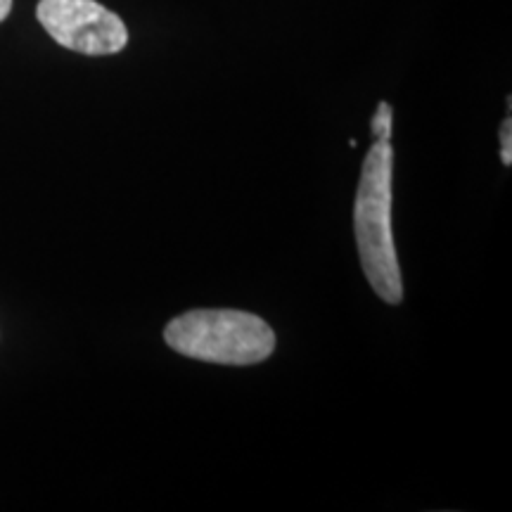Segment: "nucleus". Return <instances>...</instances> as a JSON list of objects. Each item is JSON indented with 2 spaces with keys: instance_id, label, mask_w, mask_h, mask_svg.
<instances>
[{
  "instance_id": "f257e3e1",
  "label": "nucleus",
  "mask_w": 512,
  "mask_h": 512,
  "mask_svg": "<svg viewBox=\"0 0 512 512\" xmlns=\"http://www.w3.org/2000/svg\"><path fill=\"white\" fill-rule=\"evenodd\" d=\"M370 131H373V145L363 162L354 207L356 245L363 273L377 297L387 304H399L403 299V283L392 235L394 150L389 102L377 105V112L370 119Z\"/></svg>"
},
{
  "instance_id": "f03ea898",
  "label": "nucleus",
  "mask_w": 512,
  "mask_h": 512,
  "mask_svg": "<svg viewBox=\"0 0 512 512\" xmlns=\"http://www.w3.org/2000/svg\"><path fill=\"white\" fill-rule=\"evenodd\" d=\"M164 339L181 356L221 366H254L275 349V332L247 311H188L166 325Z\"/></svg>"
},
{
  "instance_id": "7ed1b4c3",
  "label": "nucleus",
  "mask_w": 512,
  "mask_h": 512,
  "mask_svg": "<svg viewBox=\"0 0 512 512\" xmlns=\"http://www.w3.org/2000/svg\"><path fill=\"white\" fill-rule=\"evenodd\" d=\"M36 17L62 48L81 55H114L128 43L121 17L95 0H41Z\"/></svg>"
},
{
  "instance_id": "20e7f679",
  "label": "nucleus",
  "mask_w": 512,
  "mask_h": 512,
  "mask_svg": "<svg viewBox=\"0 0 512 512\" xmlns=\"http://www.w3.org/2000/svg\"><path fill=\"white\" fill-rule=\"evenodd\" d=\"M501 159L505 166L512 164V121L505 119L501 128Z\"/></svg>"
},
{
  "instance_id": "39448f33",
  "label": "nucleus",
  "mask_w": 512,
  "mask_h": 512,
  "mask_svg": "<svg viewBox=\"0 0 512 512\" xmlns=\"http://www.w3.org/2000/svg\"><path fill=\"white\" fill-rule=\"evenodd\" d=\"M10 10H12V0H0V22L10 15Z\"/></svg>"
}]
</instances>
